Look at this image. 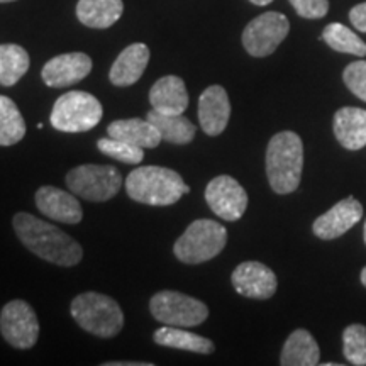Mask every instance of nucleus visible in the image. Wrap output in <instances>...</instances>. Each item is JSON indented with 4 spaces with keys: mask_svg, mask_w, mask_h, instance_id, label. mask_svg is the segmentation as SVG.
I'll use <instances>...</instances> for the list:
<instances>
[{
    "mask_svg": "<svg viewBox=\"0 0 366 366\" xmlns=\"http://www.w3.org/2000/svg\"><path fill=\"white\" fill-rule=\"evenodd\" d=\"M122 12V0H80L76 4V17L92 29H107L121 19Z\"/></svg>",
    "mask_w": 366,
    "mask_h": 366,
    "instance_id": "nucleus-21",
    "label": "nucleus"
},
{
    "mask_svg": "<svg viewBox=\"0 0 366 366\" xmlns=\"http://www.w3.org/2000/svg\"><path fill=\"white\" fill-rule=\"evenodd\" d=\"M70 312L84 331L97 337L117 336L124 326V314L117 302L97 292L76 295L70 305Z\"/></svg>",
    "mask_w": 366,
    "mask_h": 366,
    "instance_id": "nucleus-4",
    "label": "nucleus"
},
{
    "mask_svg": "<svg viewBox=\"0 0 366 366\" xmlns=\"http://www.w3.org/2000/svg\"><path fill=\"white\" fill-rule=\"evenodd\" d=\"M149 102L162 114H183L189 107L185 81L175 75L163 76L151 86Z\"/></svg>",
    "mask_w": 366,
    "mask_h": 366,
    "instance_id": "nucleus-18",
    "label": "nucleus"
},
{
    "mask_svg": "<svg viewBox=\"0 0 366 366\" xmlns=\"http://www.w3.org/2000/svg\"><path fill=\"white\" fill-rule=\"evenodd\" d=\"M205 200L217 217L229 222L239 221L248 207V194L239 182L229 175H219L209 182Z\"/></svg>",
    "mask_w": 366,
    "mask_h": 366,
    "instance_id": "nucleus-11",
    "label": "nucleus"
},
{
    "mask_svg": "<svg viewBox=\"0 0 366 366\" xmlns=\"http://www.w3.org/2000/svg\"><path fill=\"white\" fill-rule=\"evenodd\" d=\"M227 244V231L222 224L212 219L194 221L178 237L173 253L178 262L185 264H200L221 254Z\"/></svg>",
    "mask_w": 366,
    "mask_h": 366,
    "instance_id": "nucleus-5",
    "label": "nucleus"
},
{
    "mask_svg": "<svg viewBox=\"0 0 366 366\" xmlns=\"http://www.w3.org/2000/svg\"><path fill=\"white\" fill-rule=\"evenodd\" d=\"M363 236H365V244H366V221H365V227H363Z\"/></svg>",
    "mask_w": 366,
    "mask_h": 366,
    "instance_id": "nucleus-36",
    "label": "nucleus"
},
{
    "mask_svg": "<svg viewBox=\"0 0 366 366\" xmlns=\"http://www.w3.org/2000/svg\"><path fill=\"white\" fill-rule=\"evenodd\" d=\"M290 4L304 19H320L329 12V0H290Z\"/></svg>",
    "mask_w": 366,
    "mask_h": 366,
    "instance_id": "nucleus-31",
    "label": "nucleus"
},
{
    "mask_svg": "<svg viewBox=\"0 0 366 366\" xmlns=\"http://www.w3.org/2000/svg\"><path fill=\"white\" fill-rule=\"evenodd\" d=\"M361 283L366 287V267L361 269Z\"/></svg>",
    "mask_w": 366,
    "mask_h": 366,
    "instance_id": "nucleus-35",
    "label": "nucleus"
},
{
    "mask_svg": "<svg viewBox=\"0 0 366 366\" xmlns=\"http://www.w3.org/2000/svg\"><path fill=\"white\" fill-rule=\"evenodd\" d=\"M99 149L105 157L117 159V162L126 164H139L144 158V148L127 143V141L116 139V137H102L99 139Z\"/></svg>",
    "mask_w": 366,
    "mask_h": 366,
    "instance_id": "nucleus-28",
    "label": "nucleus"
},
{
    "mask_svg": "<svg viewBox=\"0 0 366 366\" xmlns=\"http://www.w3.org/2000/svg\"><path fill=\"white\" fill-rule=\"evenodd\" d=\"M342 80L356 97L366 102V61H355L346 66Z\"/></svg>",
    "mask_w": 366,
    "mask_h": 366,
    "instance_id": "nucleus-30",
    "label": "nucleus"
},
{
    "mask_svg": "<svg viewBox=\"0 0 366 366\" xmlns=\"http://www.w3.org/2000/svg\"><path fill=\"white\" fill-rule=\"evenodd\" d=\"M92 71V59L85 53H65L49 59L43 66L41 79L51 89H65L84 80Z\"/></svg>",
    "mask_w": 366,
    "mask_h": 366,
    "instance_id": "nucleus-13",
    "label": "nucleus"
},
{
    "mask_svg": "<svg viewBox=\"0 0 366 366\" xmlns=\"http://www.w3.org/2000/svg\"><path fill=\"white\" fill-rule=\"evenodd\" d=\"M231 117V102L221 85H210L199 99V122L205 134L219 136L224 132Z\"/></svg>",
    "mask_w": 366,
    "mask_h": 366,
    "instance_id": "nucleus-16",
    "label": "nucleus"
},
{
    "mask_svg": "<svg viewBox=\"0 0 366 366\" xmlns=\"http://www.w3.org/2000/svg\"><path fill=\"white\" fill-rule=\"evenodd\" d=\"M350 19L356 29L361 33H366V2L358 4L350 11Z\"/></svg>",
    "mask_w": 366,
    "mask_h": 366,
    "instance_id": "nucleus-32",
    "label": "nucleus"
},
{
    "mask_svg": "<svg viewBox=\"0 0 366 366\" xmlns=\"http://www.w3.org/2000/svg\"><path fill=\"white\" fill-rule=\"evenodd\" d=\"M0 332L9 345L17 350H29L39 337L36 312L24 300H12L0 312Z\"/></svg>",
    "mask_w": 366,
    "mask_h": 366,
    "instance_id": "nucleus-10",
    "label": "nucleus"
},
{
    "mask_svg": "<svg viewBox=\"0 0 366 366\" xmlns=\"http://www.w3.org/2000/svg\"><path fill=\"white\" fill-rule=\"evenodd\" d=\"M153 340L159 346L173 347V350L190 351V353L210 355L214 353V342L207 337L199 336L195 332H189L187 327L163 326L154 332Z\"/></svg>",
    "mask_w": 366,
    "mask_h": 366,
    "instance_id": "nucleus-24",
    "label": "nucleus"
},
{
    "mask_svg": "<svg viewBox=\"0 0 366 366\" xmlns=\"http://www.w3.org/2000/svg\"><path fill=\"white\" fill-rule=\"evenodd\" d=\"M29 54L19 44H0V85L12 86L29 70Z\"/></svg>",
    "mask_w": 366,
    "mask_h": 366,
    "instance_id": "nucleus-25",
    "label": "nucleus"
},
{
    "mask_svg": "<svg viewBox=\"0 0 366 366\" xmlns=\"http://www.w3.org/2000/svg\"><path fill=\"white\" fill-rule=\"evenodd\" d=\"M363 217V205L353 197H346L312 224L314 234L320 239H336L350 231Z\"/></svg>",
    "mask_w": 366,
    "mask_h": 366,
    "instance_id": "nucleus-14",
    "label": "nucleus"
},
{
    "mask_svg": "<svg viewBox=\"0 0 366 366\" xmlns=\"http://www.w3.org/2000/svg\"><path fill=\"white\" fill-rule=\"evenodd\" d=\"M290 31V22L280 12H264L242 31V46L251 56L264 58L274 53Z\"/></svg>",
    "mask_w": 366,
    "mask_h": 366,
    "instance_id": "nucleus-9",
    "label": "nucleus"
},
{
    "mask_svg": "<svg viewBox=\"0 0 366 366\" xmlns=\"http://www.w3.org/2000/svg\"><path fill=\"white\" fill-rule=\"evenodd\" d=\"M146 117L153 122L159 134H162V139L167 141V143L189 144L194 141L197 127L183 114H162L153 109Z\"/></svg>",
    "mask_w": 366,
    "mask_h": 366,
    "instance_id": "nucleus-23",
    "label": "nucleus"
},
{
    "mask_svg": "<svg viewBox=\"0 0 366 366\" xmlns=\"http://www.w3.org/2000/svg\"><path fill=\"white\" fill-rule=\"evenodd\" d=\"M73 194L90 202H107L121 190L122 177L111 164H81L66 175Z\"/></svg>",
    "mask_w": 366,
    "mask_h": 366,
    "instance_id": "nucleus-7",
    "label": "nucleus"
},
{
    "mask_svg": "<svg viewBox=\"0 0 366 366\" xmlns=\"http://www.w3.org/2000/svg\"><path fill=\"white\" fill-rule=\"evenodd\" d=\"M304 170V143L294 131H282L269 139L267 148V175L269 187L280 195L299 189Z\"/></svg>",
    "mask_w": 366,
    "mask_h": 366,
    "instance_id": "nucleus-2",
    "label": "nucleus"
},
{
    "mask_svg": "<svg viewBox=\"0 0 366 366\" xmlns=\"http://www.w3.org/2000/svg\"><path fill=\"white\" fill-rule=\"evenodd\" d=\"M26 136L24 117L12 99L0 95V146H14Z\"/></svg>",
    "mask_w": 366,
    "mask_h": 366,
    "instance_id": "nucleus-26",
    "label": "nucleus"
},
{
    "mask_svg": "<svg viewBox=\"0 0 366 366\" xmlns=\"http://www.w3.org/2000/svg\"><path fill=\"white\" fill-rule=\"evenodd\" d=\"M237 294L254 300L272 299L277 292L278 280L272 268L259 262H244L237 264L231 277Z\"/></svg>",
    "mask_w": 366,
    "mask_h": 366,
    "instance_id": "nucleus-12",
    "label": "nucleus"
},
{
    "mask_svg": "<svg viewBox=\"0 0 366 366\" xmlns=\"http://www.w3.org/2000/svg\"><path fill=\"white\" fill-rule=\"evenodd\" d=\"M149 61V49L143 43H134L122 49L109 71L111 84L116 86H131L143 76Z\"/></svg>",
    "mask_w": 366,
    "mask_h": 366,
    "instance_id": "nucleus-17",
    "label": "nucleus"
},
{
    "mask_svg": "<svg viewBox=\"0 0 366 366\" xmlns=\"http://www.w3.org/2000/svg\"><path fill=\"white\" fill-rule=\"evenodd\" d=\"M342 351L347 363L366 366V326L351 324L342 332Z\"/></svg>",
    "mask_w": 366,
    "mask_h": 366,
    "instance_id": "nucleus-29",
    "label": "nucleus"
},
{
    "mask_svg": "<svg viewBox=\"0 0 366 366\" xmlns=\"http://www.w3.org/2000/svg\"><path fill=\"white\" fill-rule=\"evenodd\" d=\"M320 39H324L332 48L334 51L355 54V56H366V43L355 34L350 27L340 22H332V24L326 26Z\"/></svg>",
    "mask_w": 366,
    "mask_h": 366,
    "instance_id": "nucleus-27",
    "label": "nucleus"
},
{
    "mask_svg": "<svg viewBox=\"0 0 366 366\" xmlns=\"http://www.w3.org/2000/svg\"><path fill=\"white\" fill-rule=\"evenodd\" d=\"M334 136L346 149L358 151L366 146V111L342 107L334 114Z\"/></svg>",
    "mask_w": 366,
    "mask_h": 366,
    "instance_id": "nucleus-19",
    "label": "nucleus"
},
{
    "mask_svg": "<svg viewBox=\"0 0 366 366\" xmlns=\"http://www.w3.org/2000/svg\"><path fill=\"white\" fill-rule=\"evenodd\" d=\"M14 231L31 253L58 267H75L84 258L81 246L61 229L27 212L14 216Z\"/></svg>",
    "mask_w": 366,
    "mask_h": 366,
    "instance_id": "nucleus-1",
    "label": "nucleus"
},
{
    "mask_svg": "<svg viewBox=\"0 0 366 366\" xmlns=\"http://www.w3.org/2000/svg\"><path fill=\"white\" fill-rule=\"evenodd\" d=\"M104 116L102 105L89 92L71 90L53 105L51 126L61 132H85L94 129Z\"/></svg>",
    "mask_w": 366,
    "mask_h": 366,
    "instance_id": "nucleus-6",
    "label": "nucleus"
},
{
    "mask_svg": "<svg viewBox=\"0 0 366 366\" xmlns=\"http://www.w3.org/2000/svg\"><path fill=\"white\" fill-rule=\"evenodd\" d=\"M149 310L158 322L173 327H195L209 317L204 302L173 290L158 292L151 297Z\"/></svg>",
    "mask_w": 366,
    "mask_h": 366,
    "instance_id": "nucleus-8",
    "label": "nucleus"
},
{
    "mask_svg": "<svg viewBox=\"0 0 366 366\" xmlns=\"http://www.w3.org/2000/svg\"><path fill=\"white\" fill-rule=\"evenodd\" d=\"M36 205L51 221L63 222V224H79L84 217V210L75 195L58 189L53 185H44L36 192L34 195Z\"/></svg>",
    "mask_w": 366,
    "mask_h": 366,
    "instance_id": "nucleus-15",
    "label": "nucleus"
},
{
    "mask_svg": "<svg viewBox=\"0 0 366 366\" xmlns=\"http://www.w3.org/2000/svg\"><path fill=\"white\" fill-rule=\"evenodd\" d=\"M319 360L320 350L312 334L305 329H297L285 341L280 363L283 366H315Z\"/></svg>",
    "mask_w": 366,
    "mask_h": 366,
    "instance_id": "nucleus-22",
    "label": "nucleus"
},
{
    "mask_svg": "<svg viewBox=\"0 0 366 366\" xmlns=\"http://www.w3.org/2000/svg\"><path fill=\"white\" fill-rule=\"evenodd\" d=\"M107 366H149V363H107Z\"/></svg>",
    "mask_w": 366,
    "mask_h": 366,
    "instance_id": "nucleus-33",
    "label": "nucleus"
},
{
    "mask_svg": "<svg viewBox=\"0 0 366 366\" xmlns=\"http://www.w3.org/2000/svg\"><path fill=\"white\" fill-rule=\"evenodd\" d=\"M251 4H254V6H268V4H272L273 0H249Z\"/></svg>",
    "mask_w": 366,
    "mask_h": 366,
    "instance_id": "nucleus-34",
    "label": "nucleus"
},
{
    "mask_svg": "<svg viewBox=\"0 0 366 366\" xmlns=\"http://www.w3.org/2000/svg\"><path fill=\"white\" fill-rule=\"evenodd\" d=\"M107 134L116 139L127 141V143L139 146V148L151 149L157 148L162 143V134H159L153 122L146 119H119L114 121L107 127Z\"/></svg>",
    "mask_w": 366,
    "mask_h": 366,
    "instance_id": "nucleus-20",
    "label": "nucleus"
},
{
    "mask_svg": "<svg viewBox=\"0 0 366 366\" xmlns=\"http://www.w3.org/2000/svg\"><path fill=\"white\" fill-rule=\"evenodd\" d=\"M126 192L134 202L167 207L177 204L190 189L180 173L163 167H141L126 178Z\"/></svg>",
    "mask_w": 366,
    "mask_h": 366,
    "instance_id": "nucleus-3",
    "label": "nucleus"
},
{
    "mask_svg": "<svg viewBox=\"0 0 366 366\" xmlns=\"http://www.w3.org/2000/svg\"><path fill=\"white\" fill-rule=\"evenodd\" d=\"M7 2H14V0H0V4H7Z\"/></svg>",
    "mask_w": 366,
    "mask_h": 366,
    "instance_id": "nucleus-37",
    "label": "nucleus"
}]
</instances>
